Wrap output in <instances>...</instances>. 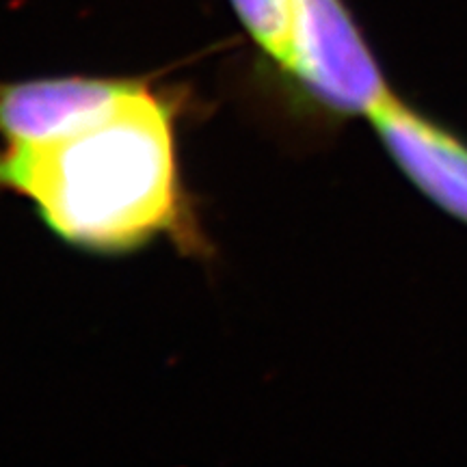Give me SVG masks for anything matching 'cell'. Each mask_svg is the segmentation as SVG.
<instances>
[{
    "mask_svg": "<svg viewBox=\"0 0 467 467\" xmlns=\"http://www.w3.org/2000/svg\"><path fill=\"white\" fill-rule=\"evenodd\" d=\"M180 100L145 78L89 124L0 148V191L25 197L63 243L128 254L169 236L200 247L180 178Z\"/></svg>",
    "mask_w": 467,
    "mask_h": 467,
    "instance_id": "1",
    "label": "cell"
},
{
    "mask_svg": "<svg viewBox=\"0 0 467 467\" xmlns=\"http://www.w3.org/2000/svg\"><path fill=\"white\" fill-rule=\"evenodd\" d=\"M290 78L337 117H368L394 91L344 0H295Z\"/></svg>",
    "mask_w": 467,
    "mask_h": 467,
    "instance_id": "2",
    "label": "cell"
},
{
    "mask_svg": "<svg viewBox=\"0 0 467 467\" xmlns=\"http://www.w3.org/2000/svg\"><path fill=\"white\" fill-rule=\"evenodd\" d=\"M366 119L420 195L467 225V141L396 91L385 96Z\"/></svg>",
    "mask_w": 467,
    "mask_h": 467,
    "instance_id": "3",
    "label": "cell"
},
{
    "mask_svg": "<svg viewBox=\"0 0 467 467\" xmlns=\"http://www.w3.org/2000/svg\"><path fill=\"white\" fill-rule=\"evenodd\" d=\"M143 80L55 76L0 83V137L9 145L50 141L89 124Z\"/></svg>",
    "mask_w": 467,
    "mask_h": 467,
    "instance_id": "4",
    "label": "cell"
},
{
    "mask_svg": "<svg viewBox=\"0 0 467 467\" xmlns=\"http://www.w3.org/2000/svg\"><path fill=\"white\" fill-rule=\"evenodd\" d=\"M258 52L290 78L295 66V0H230Z\"/></svg>",
    "mask_w": 467,
    "mask_h": 467,
    "instance_id": "5",
    "label": "cell"
}]
</instances>
